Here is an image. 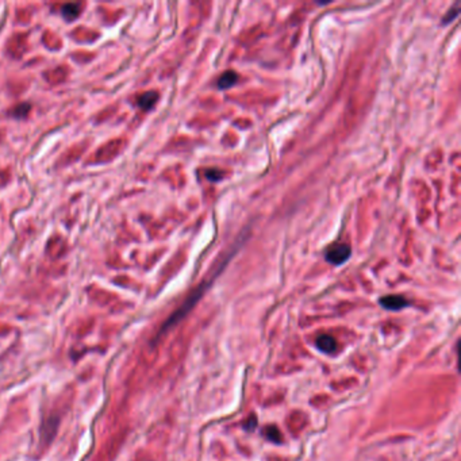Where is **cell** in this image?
<instances>
[{"label":"cell","mask_w":461,"mask_h":461,"mask_svg":"<svg viewBox=\"0 0 461 461\" xmlns=\"http://www.w3.org/2000/svg\"><path fill=\"white\" fill-rule=\"evenodd\" d=\"M61 14H63L64 19H67L68 22H72L80 15V5H76V3L64 5L63 9H61Z\"/></svg>","instance_id":"6"},{"label":"cell","mask_w":461,"mask_h":461,"mask_svg":"<svg viewBox=\"0 0 461 461\" xmlns=\"http://www.w3.org/2000/svg\"><path fill=\"white\" fill-rule=\"evenodd\" d=\"M238 75L234 71H226L224 73L220 75V77L218 79V87L220 89H227V88L233 87L234 84L237 83Z\"/></svg>","instance_id":"5"},{"label":"cell","mask_w":461,"mask_h":461,"mask_svg":"<svg viewBox=\"0 0 461 461\" xmlns=\"http://www.w3.org/2000/svg\"><path fill=\"white\" fill-rule=\"evenodd\" d=\"M350 254H352V250L346 244H334L328 248L325 253V258L333 265H341L350 257Z\"/></svg>","instance_id":"1"},{"label":"cell","mask_w":461,"mask_h":461,"mask_svg":"<svg viewBox=\"0 0 461 461\" xmlns=\"http://www.w3.org/2000/svg\"><path fill=\"white\" fill-rule=\"evenodd\" d=\"M379 303H380L382 307H384L386 310H390V311H398V310H402L406 306H408V302L402 295L383 296L379 300Z\"/></svg>","instance_id":"2"},{"label":"cell","mask_w":461,"mask_h":461,"mask_svg":"<svg viewBox=\"0 0 461 461\" xmlns=\"http://www.w3.org/2000/svg\"><path fill=\"white\" fill-rule=\"evenodd\" d=\"M206 177L212 183H215V181H219L223 177V173L218 169H207L206 170Z\"/></svg>","instance_id":"10"},{"label":"cell","mask_w":461,"mask_h":461,"mask_svg":"<svg viewBox=\"0 0 461 461\" xmlns=\"http://www.w3.org/2000/svg\"><path fill=\"white\" fill-rule=\"evenodd\" d=\"M316 346L318 349H320L325 353H333L337 349V342L332 336L324 334L316 338Z\"/></svg>","instance_id":"4"},{"label":"cell","mask_w":461,"mask_h":461,"mask_svg":"<svg viewBox=\"0 0 461 461\" xmlns=\"http://www.w3.org/2000/svg\"><path fill=\"white\" fill-rule=\"evenodd\" d=\"M264 436L272 442H282V434L274 426H269L266 430H264Z\"/></svg>","instance_id":"8"},{"label":"cell","mask_w":461,"mask_h":461,"mask_svg":"<svg viewBox=\"0 0 461 461\" xmlns=\"http://www.w3.org/2000/svg\"><path fill=\"white\" fill-rule=\"evenodd\" d=\"M158 94L156 91H146L142 95L137 98L138 107L144 110V111H149L150 108L154 107V104L157 103Z\"/></svg>","instance_id":"3"},{"label":"cell","mask_w":461,"mask_h":461,"mask_svg":"<svg viewBox=\"0 0 461 461\" xmlns=\"http://www.w3.org/2000/svg\"><path fill=\"white\" fill-rule=\"evenodd\" d=\"M458 14H460V5H456L454 6V9L449 10V13L446 14L444 17V19H442V23H444V25H448L449 22H452L454 18L458 17Z\"/></svg>","instance_id":"9"},{"label":"cell","mask_w":461,"mask_h":461,"mask_svg":"<svg viewBox=\"0 0 461 461\" xmlns=\"http://www.w3.org/2000/svg\"><path fill=\"white\" fill-rule=\"evenodd\" d=\"M31 110V106L29 103H19L11 110V115L14 118H25Z\"/></svg>","instance_id":"7"}]
</instances>
